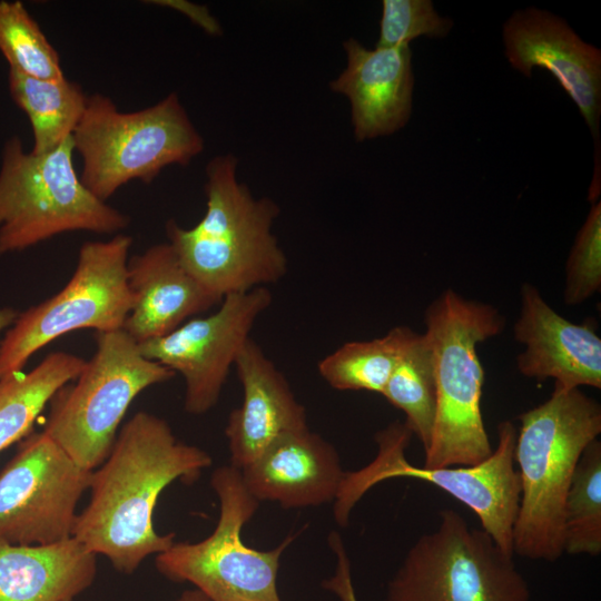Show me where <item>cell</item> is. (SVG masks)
<instances>
[{
    "label": "cell",
    "mask_w": 601,
    "mask_h": 601,
    "mask_svg": "<svg viewBox=\"0 0 601 601\" xmlns=\"http://www.w3.org/2000/svg\"><path fill=\"white\" fill-rule=\"evenodd\" d=\"M382 395L405 414V425L425 451L431 442L437 405L434 355L425 334L413 333Z\"/></svg>",
    "instance_id": "cell-23"
},
{
    "label": "cell",
    "mask_w": 601,
    "mask_h": 601,
    "mask_svg": "<svg viewBox=\"0 0 601 601\" xmlns=\"http://www.w3.org/2000/svg\"><path fill=\"white\" fill-rule=\"evenodd\" d=\"M97 555L75 538L49 545L0 543V601H66L95 581Z\"/></svg>",
    "instance_id": "cell-20"
},
{
    "label": "cell",
    "mask_w": 601,
    "mask_h": 601,
    "mask_svg": "<svg viewBox=\"0 0 601 601\" xmlns=\"http://www.w3.org/2000/svg\"><path fill=\"white\" fill-rule=\"evenodd\" d=\"M132 307L122 329L137 344L162 337L219 304L183 266L169 243L129 257Z\"/></svg>",
    "instance_id": "cell-19"
},
{
    "label": "cell",
    "mask_w": 601,
    "mask_h": 601,
    "mask_svg": "<svg viewBox=\"0 0 601 601\" xmlns=\"http://www.w3.org/2000/svg\"><path fill=\"white\" fill-rule=\"evenodd\" d=\"M234 368L243 387V402L227 420L225 436L230 465L243 469L272 443L308 428L307 415L292 387L263 348L249 339Z\"/></svg>",
    "instance_id": "cell-17"
},
{
    "label": "cell",
    "mask_w": 601,
    "mask_h": 601,
    "mask_svg": "<svg viewBox=\"0 0 601 601\" xmlns=\"http://www.w3.org/2000/svg\"><path fill=\"white\" fill-rule=\"evenodd\" d=\"M601 288V201L592 207L578 231L565 265L563 299L578 305Z\"/></svg>",
    "instance_id": "cell-27"
},
{
    "label": "cell",
    "mask_w": 601,
    "mask_h": 601,
    "mask_svg": "<svg viewBox=\"0 0 601 601\" xmlns=\"http://www.w3.org/2000/svg\"><path fill=\"white\" fill-rule=\"evenodd\" d=\"M211 462L206 451L179 441L164 418L135 413L92 471L90 500L77 515L72 538L117 571L132 573L147 556L175 543V533L154 528L160 493L177 480H197Z\"/></svg>",
    "instance_id": "cell-1"
},
{
    "label": "cell",
    "mask_w": 601,
    "mask_h": 601,
    "mask_svg": "<svg viewBox=\"0 0 601 601\" xmlns=\"http://www.w3.org/2000/svg\"><path fill=\"white\" fill-rule=\"evenodd\" d=\"M69 138L36 155L19 137L3 146L0 166V255L21 252L68 231L118 234L130 218L93 196L72 162Z\"/></svg>",
    "instance_id": "cell-6"
},
{
    "label": "cell",
    "mask_w": 601,
    "mask_h": 601,
    "mask_svg": "<svg viewBox=\"0 0 601 601\" xmlns=\"http://www.w3.org/2000/svg\"><path fill=\"white\" fill-rule=\"evenodd\" d=\"M175 601H210L199 590H187L183 592Z\"/></svg>",
    "instance_id": "cell-32"
},
{
    "label": "cell",
    "mask_w": 601,
    "mask_h": 601,
    "mask_svg": "<svg viewBox=\"0 0 601 601\" xmlns=\"http://www.w3.org/2000/svg\"><path fill=\"white\" fill-rule=\"evenodd\" d=\"M71 139L82 161L80 180L102 201L131 180L150 184L168 166H187L205 148L176 92L129 112L90 95Z\"/></svg>",
    "instance_id": "cell-5"
},
{
    "label": "cell",
    "mask_w": 601,
    "mask_h": 601,
    "mask_svg": "<svg viewBox=\"0 0 601 601\" xmlns=\"http://www.w3.org/2000/svg\"><path fill=\"white\" fill-rule=\"evenodd\" d=\"M18 313L11 307H0V334L16 321Z\"/></svg>",
    "instance_id": "cell-31"
},
{
    "label": "cell",
    "mask_w": 601,
    "mask_h": 601,
    "mask_svg": "<svg viewBox=\"0 0 601 601\" xmlns=\"http://www.w3.org/2000/svg\"><path fill=\"white\" fill-rule=\"evenodd\" d=\"M0 52L10 69L42 80H62L60 57L20 1H0Z\"/></svg>",
    "instance_id": "cell-26"
},
{
    "label": "cell",
    "mask_w": 601,
    "mask_h": 601,
    "mask_svg": "<svg viewBox=\"0 0 601 601\" xmlns=\"http://www.w3.org/2000/svg\"><path fill=\"white\" fill-rule=\"evenodd\" d=\"M513 331L525 347L516 357L522 375L553 378L562 390L601 388V338L589 323L574 324L559 315L532 284L522 285Z\"/></svg>",
    "instance_id": "cell-16"
},
{
    "label": "cell",
    "mask_w": 601,
    "mask_h": 601,
    "mask_svg": "<svg viewBox=\"0 0 601 601\" xmlns=\"http://www.w3.org/2000/svg\"><path fill=\"white\" fill-rule=\"evenodd\" d=\"M564 552L601 553V443L592 441L575 467L564 503Z\"/></svg>",
    "instance_id": "cell-25"
},
{
    "label": "cell",
    "mask_w": 601,
    "mask_h": 601,
    "mask_svg": "<svg viewBox=\"0 0 601 601\" xmlns=\"http://www.w3.org/2000/svg\"><path fill=\"white\" fill-rule=\"evenodd\" d=\"M86 363L80 356L58 351L47 355L30 372L0 380V452L31 433L52 395L75 381Z\"/></svg>",
    "instance_id": "cell-21"
},
{
    "label": "cell",
    "mask_w": 601,
    "mask_h": 601,
    "mask_svg": "<svg viewBox=\"0 0 601 601\" xmlns=\"http://www.w3.org/2000/svg\"><path fill=\"white\" fill-rule=\"evenodd\" d=\"M66 601H72V600H66Z\"/></svg>",
    "instance_id": "cell-33"
},
{
    "label": "cell",
    "mask_w": 601,
    "mask_h": 601,
    "mask_svg": "<svg viewBox=\"0 0 601 601\" xmlns=\"http://www.w3.org/2000/svg\"><path fill=\"white\" fill-rule=\"evenodd\" d=\"M272 300L267 287L227 295L208 316L193 317L162 337L138 344L140 353L180 374L185 411L205 414L217 404L256 321Z\"/></svg>",
    "instance_id": "cell-13"
},
{
    "label": "cell",
    "mask_w": 601,
    "mask_h": 601,
    "mask_svg": "<svg viewBox=\"0 0 601 601\" xmlns=\"http://www.w3.org/2000/svg\"><path fill=\"white\" fill-rule=\"evenodd\" d=\"M413 333L407 326H396L382 337L346 342L318 362V373L334 390L382 395Z\"/></svg>",
    "instance_id": "cell-24"
},
{
    "label": "cell",
    "mask_w": 601,
    "mask_h": 601,
    "mask_svg": "<svg viewBox=\"0 0 601 601\" xmlns=\"http://www.w3.org/2000/svg\"><path fill=\"white\" fill-rule=\"evenodd\" d=\"M385 601H530V588L513 554L447 509L410 548Z\"/></svg>",
    "instance_id": "cell-10"
},
{
    "label": "cell",
    "mask_w": 601,
    "mask_h": 601,
    "mask_svg": "<svg viewBox=\"0 0 601 601\" xmlns=\"http://www.w3.org/2000/svg\"><path fill=\"white\" fill-rule=\"evenodd\" d=\"M412 432L393 422L375 435L377 454L365 467L346 472L334 504L338 525L345 526L352 509L375 484L410 477L435 485L459 500L479 518L482 530L506 553L513 554L512 533L521 484L515 470L516 428L511 421L497 425V445L484 461L467 466H416L405 457ZM514 555V554H513Z\"/></svg>",
    "instance_id": "cell-7"
},
{
    "label": "cell",
    "mask_w": 601,
    "mask_h": 601,
    "mask_svg": "<svg viewBox=\"0 0 601 601\" xmlns=\"http://www.w3.org/2000/svg\"><path fill=\"white\" fill-rule=\"evenodd\" d=\"M343 47L347 65L329 87L349 101L355 140L390 136L402 129L413 105L410 45L370 49L349 38Z\"/></svg>",
    "instance_id": "cell-15"
},
{
    "label": "cell",
    "mask_w": 601,
    "mask_h": 601,
    "mask_svg": "<svg viewBox=\"0 0 601 601\" xmlns=\"http://www.w3.org/2000/svg\"><path fill=\"white\" fill-rule=\"evenodd\" d=\"M505 57L526 78L533 68L552 73L578 107L594 139L601 115V50L568 22L534 7L518 10L503 24Z\"/></svg>",
    "instance_id": "cell-14"
},
{
    "label": "cell",
    "mask_w": 601,
    "mask_h": 601,
    "mask_svg": "<svg viewBox=\"0 0 601 601\" xmlns=\"http://www.w3.org/2000/svg\"><path fill=\"white\" fill-rule=\"evenodd\" d=\"M453 21L440 16L431 0H383L376 47L410 45L425 36L444 38Z\"/></svg>",
    "instance_id": "cell-28"
},
{
    "label": "cell",
    "mask_w": 601,
    "mask_h": 601,
    "mask_svg": "<svg viewBox=\"0 0 601 601\" xmlns=\"http://www.w3.org/2000/svg\"><path fill=\"white\" fill-rule=\"evenodd\" d=\"M158 6H166L178 9L187 14L191 21L201 27L210 35H218L220 27L218 22L209 14L206 7L193 4L186 1H152Z\"/></svg>",
    "instance_id": "cell-30"
},
{
    "label": "cell",
    "mask_w": 601,
    "mask_h": 601,
    "mask_svg": "<svg viewBox=\"0 0 601 601\" xmlns=\"http://www.w3.org/2000/svg\"><path fill=\"white\" fill-rule=\"evenodd\" d=\"M519 421L514 462L521 493L513 554L554 562L564 553L565 497L583 451L601 433V406L580 388L554 386L544 403Z\"/></svg>",
    "instance_id": "cell-3"
},
{
    "label": "cell",
    "mask_w": 601,
    "mask_h": 601,
    "mask_svg": "<svg viewBox=\"0 0 601 601\" xmlns=\"http://www.w3.org/2000/svg\"><path fill=\"white\" fill-rule=\"evenodd\" d=\"M91 475L43 431L22 439L0 472V543L49 545L72 538Z\"/></svg>",
    "instance_id": "cell-12"
},
{
    "label": "cell",
    "mask_w": 601,
    "mask_h": 601,
    "mask_svg": "<svg viewBox=\"0 0 601 601\" xmlns=\"http://www.w3.org/2000/svg\"><path fill=\"white\" fill-rule=\"evenodd\" d=\"M132 238L117 234L86 242L76 269L57 294L17 316L0 342V380L22 372L29 358L69 332L121 329L132 307L127 264Z\"/></svg>",
    "instance_id": "cell-11"
},
{
    "label": "cell",
    "mask_w": 601,
    "mask_h": 601,
    "mask_svg": "<svg viewBox=\"0 0 601 601\" xmlns=\"http://www.w3.org/2000/svg\"><path fill=\"white\" fill-rule=\"evenodd\" d=\"M328 545L336 556V568L334 574L323 582V588L334 593L341 601H358L352 581L349 559L343 539L337 532H331Z\"/></svg>",
    "instance_id": "cell-29"
},
{
    "label": "cell",
    "mask_w": 601,
    "mask_h": 601,
    "mask_svg": "<svg viewBox=\"0 0 601 601\" xmlns=\"http://www.w3.org/2000/svg\"><path fill=\"white\" fill-rule=\"evenodd\" d=\"M424 319L434 355L437 405L423 466L477 464L493 449L481 411L484 371L476 345L497 336L504 317L490 304L446 289L426 308Z\"/></svg>",
    "instance_id": "cell-4"
},
{
    "label": "cell",
    "mask_w": 601,
    "mask_h": 601,
    "mask_svg": "<svg viewBox=\"0 0 601 601\" xmlns=\"http://www.w3.org/2000/svg\"><path fill=\"white\" fill-rule=\"evenodd\" d=\"M96 335V353L75 383L52 395L42 430L90 471L110 454L119 424L136 396L175 376L169 368L146 358L122 328Z\"/></svg>",
    "instance_id": "cell-8"
},
{
    "label": "cell",
    "mask_w": 601,
    "mask_h": 601,
    "mask_svg": "<svg viewBox=\"0 0 601 601\" xmlns=\"http://www.w3.org/2000/svg\"><path fill=\"white\" fill-rule=\"evenodd\" d=\"M210 485L219 501L215 530L201 541L175 542L157 554L158 572L194 584L210 601H282L277 573L293 536L272 550L248 546L242 530L260 502L246 487L240 470L230 464L213 472Z\"/></svg>",
    "instance_id": "cell-9"
},
{
    "label": "cell",
    "mask_w": 601,
    "mask_h": 601,
    "mask_svg": "<svg viewBox=\"0 0 601 601\" xmlns=\"http://www.w3.org/2000/svg\"><path fill=\"white\" fill-rule=\"evenodd\" d=\"M240 472L256 500L286 509L335 501L346 473L336 449L309 427L277 439Z\"/></svg>",
    "instance_id": "cell-18"
},
{
    "label": "cell",
    "mask_w": 601,
    "mask_h": 601,
    "mask_svg": "<svg viewBox=\"0 0 601 601\" xmlns=\"http://www.w3.org/2000/svg\"><path fill=\"white\" fill-rule=\"evenodd\" d=\"M237 167L233 154L210 159L201 219L190 228L174 219L166 225L168 243L183 266L219 300L278 283L288 269L272 231L280 209L268 197H254L238 180Z\"/></svg>",
    "instance_id": "cell-2"
},
{
    "label": "cell",
    "mask_w": 601,
    "mask_h": 601,
    "mask_svg": "<svg viewBox=\"0 0 601 601\" xmlns=\"http://www.w3.org/2000/svg\"><path fill=\"white\" fill-rule=\"evenodd\" d=\"M9 91L31 125V152L42 155L71 138L79 124L88 96L67 78L42 80L9 69Z\"/></svg>",
    "instance_id": "cell-22"
}]
</instances>
